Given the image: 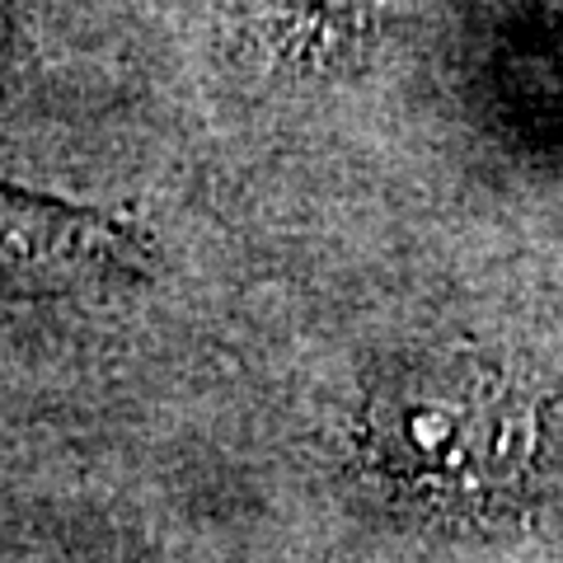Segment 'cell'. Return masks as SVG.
I'll list each match as a JSON object with an SVG mask.
<instances>
[{"mask_svg":"<svg viewBox=\"0 0 563 563\" xmlns=\"http://www.w3.org/2000/svg\"><path fill=\"white\" fill-rule=\"evenodd\" d=\"M10 47V0H0V57Z\"/></svg>","mask_w":563,"mask_h":563,"instance_id":"obj_3","label":"cell"},{"mask_svg":"<svg viewBox=\"0 0 563 563\" xmlns=\"http://www.w3.org/2000/svg\"><path fill=\"white\" fill-rule=\"evenodd\" d=\"M136 273V235L90 207L0 184V296H66Z\"/></svg>","mask_w":563,"mask_h":563,"instance_id":"obj_2","label":"cell"},{"mask_svg":"<svg viewBox=\"0 0 563 563\" xmlns=\"http://www.w3.org/2000/svg\"><path fill=\"white\" fill-rule=\"evenodd\" d=\"M366 446L399 488L479 503L512 488L531 465L536 404L474 362H432L372 399Z\"/></svg>","mask_w":563,"mask_h":563,"instance_id":"obj_1","label":"cell"}]
</instances>
